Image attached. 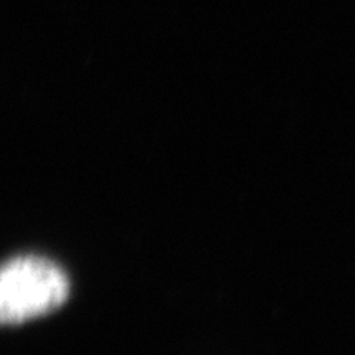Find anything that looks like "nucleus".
<instances>
[{
  "label": "nucleus",
  "instance_id": "nucleus-1",
  "mask_svg": "<svg viewBox=\"0 0 355 355\" xmlns=\"http://www.w3.org/2000/svg\"><path fill=\"white\" fill-rule=\"evenodd\" d=\"M69 277L55 261L24 254L6 261L0 274V319L20 324L55 312L69 297Z\"/></svg>",
  "mask_w": 355,
  "mask_h": 355
}]
</instances>
